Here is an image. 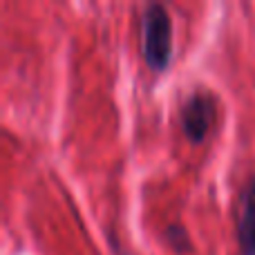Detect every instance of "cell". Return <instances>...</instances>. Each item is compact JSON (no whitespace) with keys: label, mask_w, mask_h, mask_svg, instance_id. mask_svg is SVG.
I'll return each mask as SVG.
<instances>
[{"label":"cell","mask_w":255,"mask_h":255,"mask_svg":"<svg viewBox=\"0 0 255 255\" xmlns=\"http://www.w3.org/2000/svg\"><path fill=\"white\" fill-rule=\"evenodd\" d=\"M141 49L150 70L163 72L172 56V20L163 4H145L141 16Z\"/></svg>","instance_id":"cell-1"},{"label":"cell","mask_w":255,"mask_h":255,"mask_svg":"<svg viewBox=\"0 0 255 255\" xmlns=\"http://www.w3.org/2000/svg\"><path fill=\"white\" fill-rule=\"evenodd\" d=\"M217 117L215 99L208 92H195L184 101L179 112L181 130L193 143H202L206 139V134L211 132L213 124Z\"/></svg>","instance_id":"cell-2"},{"label":"cell","mask_w":255,"mask_h":255,"mask_svg":"<svg viewBox=\"0 0 255 255\" xmlns=\"http://www.w3.org/2000/svg\"><path fill=\"white\" fill-rule=\"evenodd\" d=\"M238 242L242 255H255V177L247 181L240 199Z\"/></svg>","instance_id":"cell-3"},{"label":"cell","mask_w":255,"mask_h":255,"mask_svg":"<svg viewBox=\"0 0 255 255\" xmlns=\"http://www.w3.org/2000/svg\"><path fill=\"white\" fill-rule=\"evenodd\" d=\"M166 238L170 240V244L177 249V251H186V249H188V238H186L184 229H179V226H168Z\"/></svg>","instance_id":"cell-4"}]
</instances>
